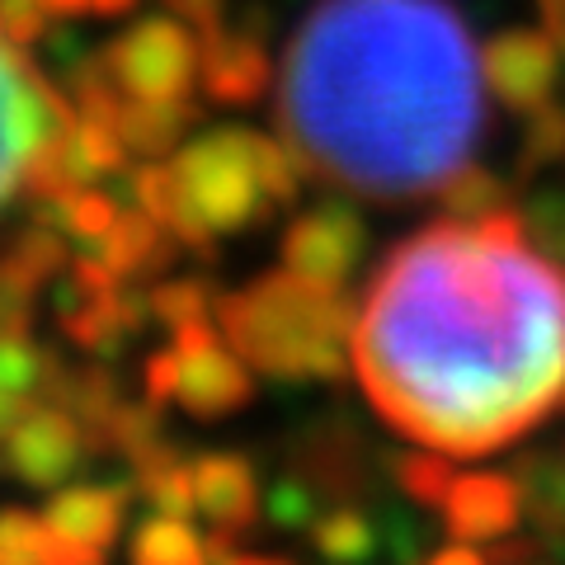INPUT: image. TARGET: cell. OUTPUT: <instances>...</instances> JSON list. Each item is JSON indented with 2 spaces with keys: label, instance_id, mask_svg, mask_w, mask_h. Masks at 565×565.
I'll use <instances>...</instances> for the list:
<instances>
[{
  "label": "cell",
  "instance_id": "obj_1",
  "mask_svg": "<svg viewBox=\"0 0 565 565\" xmlns=\"http://www.w3.org/2000/svg\"><path fill=\"white\" fill-rule=\"evenodd\" d=\"M363 392L419 448L486 457L565 411V274L523 212L401 241L353 316Z\"/></svg>",
  "mask_w": 565,
  "mask_h": 565
},
{
  "label": "cell",
  "instance_id": "obj_2",
  "mask_svg": "<svg viewBox=\"0 0 565 565\" xmlns=\"http://www.w3.org/2000/svg\"><path fill=\"white\" fill-rule=\"evenodd\" d=\"M486 71L444 0H321L282 57L278 122L330 184L419 199L481 137Z\"/></svg>",
  "mask_w": 565,
  "mask_h": 565
},
{
  "label": "cell",
  "instance_id": "obj_3",
  "mask_svg": "<svg viewBox=\"0 0 565 565\" xmlns=\"http://www.w3.org/2000/svg\"><path fill=\"white\" fill-rule=\"evenodd\" d=\"M217 326L245 363L278 382H334L353 344L344 288L302 278L288 264L222 297Z\"/></svg>",
  "mask_w": 565,
  "mask_h": 565
},
{
  "label": "cell",
  "instance_id": "obj_4",
  "mask_svg": "<svg viewBox=\"0 0 565 565\" xmlns=\"http://www.w3.org/2000/svg\"><path fill=\"white\" fill-rule=\"evenodd\" d=\"M302 156L288 141H274L250 128H217L199 141H184L170 161L180 189L174 236L189 250H212L217 236H241L259 226L278 203L302 193Z\"/></svg>",
  "mask_w": 565,
  "mask_h": 565
},
{
  "label": "cell",
  "instance_id": "obj_5",
  "mask_svg": "<svg viewBox=\"0 0 565 565\" xmlns=\"http://www.w3.org/2000/svg\"><path fill=\"white\" fill-rule=\"evenodd\" d=\"M109 76L132 99H184L203 71L199 33L174 20H141L104 47Z\"/></svg>",
  "mask_w": 565,
  "mask_h": 565
},
{
  "label": "cell",
  "instance_id": "obj_6",
  "mask_svg": "<svg viewBox=\"0 0 565 565\" xmlns=\"http://www.w3.org/2000/svg\"><path fill=\"white\" fill-rule=\"evenodd\" d=\"M0 444H6V467L24 486H39V490L66 486L76 467L90 457V434L81 429V419L47 396L29 401Z\"/></svg>",
  "mask_w": 565,
  "mask_h": 565
},
{
  "label": "cell",
  "instance_id": "obj_7",
  "mask_svg": "<svg viewBox=\"0 0 565 565\" xmlns=\"http://www.w3.org/2000/svg\"><path fill=\"white\" fill-rule=\"evenodd\" d=\"M57 104L62 95L33 76L20 62V52L0 47V203H10L14 189L24 184L29 161L43 147Z\"/></svg>",
  "mask_w": 565,
  "mask_h": 565
},
{
  "label": "cell",
  "instance_id": "obj_8",
  "mask_svg": "<svg viewBox=\"0 0 565 565\" xmlns=\"http://www.w3.org/2000/svg\"><path fill=\"white\" fill-rule=\"evenodd\" d=\"M174 349H180V359H184L174 401H180L189 415L222 419L250 401L255 386H250V373H245V359L232 344H222V334L207 326V316L174 326Z\"/></svg>",
  "mask_w": 565,
  "mask_h": 565
},
{
  "label": "cell",
  "instance_id": "obj_9",
  "mask_svg": "<svg viewBox=\"0 0 565 565\" xmlns=\"http://www.w3.org/2000/svg\"><path fill=\"white\" fill-rule=\"evenodd\" d=\"M561 43L546 29H504L500 39L481 47V71L490 95L504 104L509 114H533L552 104L561 85Z\"/></svg>",
  "mask_w": 565,
  "mask_h": 565
},
{
  "label": "cell",
  "instance_id": "obj_10",
  "mask_svg": "<svg viewBox=\"0 0 565 565\" xmlns=\"http://www.w3.org/2000/svg\"><path fill=\"white\" fill-rule=\"evenodd\" d=\"M367 255V226L349 203H321L302 212L282 236V264L326 288H344Z\"/></svg>",
  "mask_w": 565,
  "mask_h": 565
},
{
  "label": "cell",
  "instance_id": "obj_11",
  "mask_svg": "<svg viewBox=\"0 0 565 565\" xmlns=\"http://www.w3.org/2000/svg\"><path fill=\"white\" fill-rule=\"evenodd\" d=\"M128 486H57L47 504V527L62 542V565H95L114 546L122 514H128Z\"/></svg>",
  "mask_w": 565,
  "mask_h": 565
},
{
  "label": "cell",
  "instance_id": "obj_12",
  "mask_svg": "<svg viewBox=\"0 0 565 565\" xmlns=\"http://www.w3.org/2000/svg\"><path fill=\"white\" fill-rule=\"evenodd\" d=\"M438 509H444V527H448V533L457 542H476V546L514 537L523 514H527L523 486H519L514 471L452 476V486H448L444 500H438Z\"/></svg>",
  "mask_w": 565,
  "mask_h": 565
},
{
  "label": "cell",
  "instance_id": "obj_13",
  "mask_svg": "<svg viewBox=\"0 0 565 565\" xmlns=\"http://www.w3.org/2000/svg\"><path fill=\"white\" fill-rule=\"evenodd\" d=\"M292 471L330 504H349L367 494V448L344 419H321L302 429L292 452Z\"/></svg>",
  "mask_w": 565,
  "mask_h": 565
},
{
  "label": "cell",
  "instance_id": "obj_14",
  "mask_svg": "<svg viewBox=\"0 0 565 565\" xmlns=\"http://www.w3.org/2000/svg\"><path fill=\"white\" fill-rule=\"evenodd\" d=\"M199 52H203V71L199 81L207 85L212 99L222 104H255L269 90V52H264L259 33L250 29H207L199 33Z\"/></svg>",
  "mask_w": 565,
  "mask_h": 565
},
{
  "label": "cell",
  "instance_id": "obj_15",
  "mask_svg": "<svg viewBox=\"0 0 565 565\" xmlns=\"http://www.w3.org/2000/svg\"><path fill=\"white\" fill-rule=\"evenodd\" d=\"M193 481H199V514H207V523L217 533H255V523L264 519L259 504V476L255 467L236 452H212L193 462Z\"/></svg>",
  "mask_w": 565,
  "mask_h": 565
},
{
  "label": "cell",
  "instance_id": "obj_16",
  "mask_svg": "<svg viewBox=\"0 0 565 565\" xmlns=\"http://www.w3.org/2000/svg\"><path fill=\"white\" fill-rule=\"evenodd\" d=\"M174 250H180V236H174L170 226H161L147 207H137V203L122 207L118 222H114V232L95 245V255L109 264L122 282L166 274L174 264Z\"/></svg>",
  "mask_w": 565,
  "mask_h": 565
},
{
  "label": "cell",
  "instance_id": "obj_17",
  "mask_svg": "<svg viewBox=\"0 0 565 565\" xmlns=\"http://www.w3.org/2000/svg\"><path fill=\"white\" fill-rule=\"evenodd\" d=\"M514 476L523 486V504L537 523L546 556H565V444L523 452L514 462Z\"/></svg>",
  "mask_w": 565,
  "mask_h": 565
},
{
  "label": "cell",
  "instance_id": "obj_18",
  "mask_svg": "<svg viewBox=\"0 0 565 565\" xmlns=\"http://www.w3.org/2000/svg\"><path fill=\"white\" fill-rule=\"evenodd\" d=\"M193 118H199V109H193L189 95L184 99H132V95H122L118 109H114V128H118L122 141H128V151L156 161V156L180 147V137L193 128Z\"/></svg>",
  "mask_w": 565,
  "mask_h": 565
},
{
  "label": "cell",
  "instance_id": "obj_19",
  "mask_svg": "<svg viewBox=\"0 0 565 565\" xmlns=\"http://www.w3.org/2000/svg\"><path fill=\"white\" fill-rule=\"evenodd\" d=\"M122 203H114L109 193H95L90 189H76V193H62V199H43V212L39 217H47L57 232H66L71 241H81L85 250H95V245L114 232Z\"/></svg>",
  "mask_w": 565,
  "mask_h": 565
},
{
  "label": "cell",
  "instance_id": "obj_20",
  "mask_svg": "<svg viewBox=\"0 0 565 565\" xmlns=\"http://www.w3.org/2000/svg\"><path fill=\"white\" fill-rule=\"evenodd\" d=\"M128 552L141 565H199L207 561V542L180 514H151L137 523Z\"/></svg>",
  "mask_w": 565,
  "mask_h": 565
},
{
  "label": "cell",
  "instance_id": "obj_21",
  "mask_svg": "<svg viewBox=\"0 0 565 565\" xmlns=\"http://www.w3.org/2000/svg\"><path fill=\"white\" fill-rule=\"evenodd\" d=\"M62 363L47 349L29 344V334H0V396L6 401H33L47 396L57 382Z\"/></svg>",
  "mask_w": 565,
  "mask_h": 565
},
{
  "label": "cell",
  "instance_id": "obj_22",
  "mask_svg": "<svg viewBox=\"0 0 565 565\" xmlns=\"http://www.w3.org/2000/svg\"><path fill=\"white\" fill-rule=\"evenodd\" d=\"M311 542L326 561H367L382 546V527L353 504H330L321 519L311 523Z\"/></svg>",
  "mask_w": 565,
  "mask_h": 565
},
{
  "label": "cell",
  "instance_id": "obj_23",
  "mask_svg": "<svg viewBox=\"0 0 565 565\" xmlns=\"http://www.w3.org/2000/svg\"><path fill=\"white\" fill-rule=\"evenodd\" d=\"M438 199H444L448 217H457V222H481V217H490V212L509 207V189H504L500 174H490V170L467 161L462 170L444 180Z\"/></svg>",
  "mask_w": 565,
  "mask_h": 565
},
{
  "label": "cell",
  "instance_id": "obj_24",
  "mask_svg": "<svg viewBox=\"0 0 565 565\" xmlns=\"http://www.w3.org/2000/svg\"><path fill=\"white\" fill-rule=\"evenodd\" d=\"M62 561V542L52 537L47 519L29 509H0V565H39Z\"/></svg>",
  "mask_w": 565,
  "mask_h": 565
},
{
  "label": "cell",
  "instance_id": "obj_25",
  "mask_svg": "<svg viewBox=\"0 0 565 565\" xmlns=\"http://www.w3.org/2000/svg\"><path fill=\"white\" fill-rule=\"evenodd\" d=\"M6 259H10L29 282H47V278L66 264V232H57V226H52L47 217H39V222L24 226V232L6 245Z\"/></svg>",
  "mask_w": 565,
  "mask_h": 565
},
{
  "label": "cell",
  "instance_id": "obj_26",
  "mask_svg": "<svg viewBox=\"0 0 565 565\" xmlns=\"http://www.w3.org/2000/svg\"><path fill=\"white\" fill-rule=\"evenodd\" d=\"M392 481H396V490L411 494V500L438 504L452 486V462H448V452H438V448L401 452V457H392Z\"/></svg>",
  "mask_w": 565,
  "mask_h": 565
},
{
  "label": "cell",
  "instance_id": "obj_27",
  "mask_svg": "<svg viewBox=\"0 0 565 565\" xmlns=\"http://www.w3.org/2000/svg\"><path fill=\"white\" fill-rule=\"evenodd\" d=\"M556 161H565V109H561V104H542V109L527 114L519 170L537 174V170L556 166Z\"/></svg>",
  "mask_w": 565,
  "mask_h": 565
},
{
  "label": "cell",
  "instance_id": "obj_28",
  "mask_svg": "<svg viewBox=\"0 0 565 565\" xmlns=\"http://www.w3.org/2000/svg\"><path fill=\"white\" fill-rule=\"evenodd\" d=\"M523 232L542 255L565 264V189H537L523 207Z\"/></svg>",
  "mask_w": 565,
  "mask_h": 565
},
{
  "label": "cell",
  "instance_id": "obj_29",
  "mask_svg": "<svg viewBox=\"0 0 565 565\" xmlns=\"http://www.w3.org/2000/svg\"><path fill=\"white\" fill-rule=\"evenodd\" d=\"M321 494H316L302 476H288V481H278L269 494H264V519H269L274 527H282V533H297V527H307L311 533V523L321 519Z\"/></svg>",
  "mask_w": 565,
  "mask_h": 565
},
{
  "label": "cell",
  "instance_id": "obj_30",
  "mask_svg": "<svg viewBox=\"0 0 565 565\" xmlns=\"http://www.w3.org/2000/svg\"><path fill=\"white\" fill-rule=\"evenodd\" d=\"M207 302H212V292H207V282L199 278H174V282H161V288L151 292V316L161 326H184V321H199V316H207Z\"/></svg>",
  "mask_w": 565,
  "mask_h": 565
},
{
  "label": "cell",
  "instance_id": "obj_31",
  "mask_svg": "<svg viewBox=\"0 0 565 565\" xmlns=\"http://www.w3.org/2000/svg\"><path fill=\"white\" fill-rule=\"evenodd\" d=\"M33 292H39V282H29L6 255H0V334H29Z\"/></svg>",
  "mask_w": 565,
  "mask_h": 565
},
{
  "label": "cell",
  "instance_id": "obj_32",
  "mask_svg": "<svg viewBox=\"0 0 565 565\" xmlns=\"http://www.w3.org/2000/svg\"><path fill=\"white\" fill-rule=\"evenodd\" d=\"M43 24H47L43 0H0V33H6L10 43L43 39Z\"/></svg>",
  "mask_w": 565,
  "mask_h": 565
},
{
  "label": "cell",
  "instance_id": "obj_33",
  "mask_svg": "<svg viewBox=\"0 0 565 565\" xmlns=\"http://www.w3.org/2000/svg\"><path fill=\"white\" fill-rule=\"evenodd\" d=\"M180 373H184V359L180 349H161L147 359V396L161 405V401H174V392H180Z\"/></svg>",
  "mask_w": 565,
  "mask_h": 565
},
{
  "label": "cell",
  "instance_id": "obj_34",
  "mask_svg": "<svg viewBox=\"0 0 565 565\" xmlns=\"http://www.w3.org/2000/svg\"><path fill=\"white\" fill-rule=\"evenodd\" d=\"M166 6H170V14H180L193 33H207L226 20V0H166Z\"/></svg>",
  "mask_w": 565,
  "mask_h": 565
},
{
  "label": "cell",
  "instance_id": "obj_35",
  "mask_svg": "<svg viewBox=\"0 0 565 565\" xmlns=\"http://www.w3.org/2000/svg\"><path fill=\"white\" fill-rule=\"evenodd\" d=\"M537 10H542V29L552 33L565 52V0H537Z\"/></svg>",
  "mask_w": 565,
  "mask_h": 565
},
{
  "label": "cell",
  "instance_id": "obj_36",
  "mask_svg": "<svg viewBox=\"0 0 565 565\" xmlns=\"http://www.w3.org/2000/svg\"><path fill=\"white\" fill-rule=\"evenodd\" d=\"M47 14H57V20H71V14H81V10H95V0H43Z\"/></svg>",
  "mask_w": 565,
  "mask_h": 565
},
{
  "label": "cell",
  "instance_id": "obj_37",
  "mask_svg": "<svg viewBox=\"0 0 565 565\" xmlns=\"http://www.w3.org/2000/svg\"><path fill=\"white\" fill-rule=\"evenodd\" d=\"M137 0H95V14H128Z\"/></svg>",
  "mask_w": 565,
  "mask_h": 565
},
{
  "label": "cell",
  "instance_id": "obj_38",
  "mask_svg": "<svg viewBox=\"0 0 565 565\" xmlns=\"http://www.w3.org/2000/svg\"><path fill=\"white\" fill-rule=\"evenodd\" d=\"M0 39H6V33H0Z\"/></svg>",
  "mask_w": 565,
  "mask_h": 565
}]
</instances>
